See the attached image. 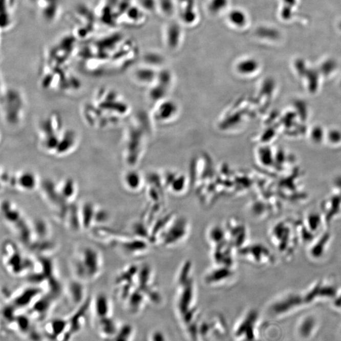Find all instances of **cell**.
<instances>
[{"instance_id":"cell-14","label":"cell","mask_w":341,"mask_h":341,"mask_svg":"<svg viewBox=\"0 0 341 341\" xmlns=\"http://www.w3.org/2000/svg\"><path fill=\"white\" fill-rule=\"evenodd\" d=\"M69 293L70 297H71L70 299H72L73 302L80 303L81 300L83 297V293H84L82 284L76 282L70 284Z\"/></svg>"},{"instance_id":"cell-1","label":"cell","mask_w":341,"mask_h":341,"mask_svg":"<svg viewBox=\"0 0 341 341\" xmlns=\"http://www.w3.org/2000/svg\"><path fill=\"white\" fill-rule=\"evenodd\" d=\"M130 105L122 95L115 89L102 87L81 109L83 120L92 129L112 128L127 117Z\"/></svg>"},{"instance_id":"cell-10","label":"cell","mask_w":341,"mask_h":341,"mask_svg":"<svg viewBox=\"0 0 341 341\" xmlns=\"http://www.w3.org/2000/svg\"><path fill=\"white\" fill-rule=\"evenodd\" d=\"M97 208L93 204L90 202L86 203L82 208H80L82 228L90 229L92 225L94 224Z\"/></svg>"},{"instance_id":"cell-9","label":"cell","mask_w":341,"mask_h":341,"mask_svg":"<svg viewBox=\"0 0 341 341\" xmlns=\"http://www.w3.org/2000/svg\"><path fill=\"white\" fill-rule=\"evenodd\" d=\"M122 181L126 189L131 191H136L142 186V179L139 173L131 169L124 173Z\"/></svg>"},{"instance_id":"cell-20","label":"cell","mask_w":341,"mask_h":341,"mask_svg":"<svg viewBox=\"0 0 341 341\" xmlns=\"http://www.w3.org/2000/svg\"><path fill=\"white\" fill-rule=\"evenodd\" d=\"M110 216L106 211L97 208L96 217H95L94 223H105L109 220Z\"/></svg>"},{"instance_id":"cell-6","label":"cell","mask_w":341,"mask_h":341,"mask_svg":"<svg viewBox=\"0 0 341 341\" xmlns=\"http://www.w3.org/2000/svg\"><path fill=\"white\" fill-rule=\"evenodd\" d=\"M93 304V312L97 321L113 317L112 302L105 294L97 295Z\"/></svg>"},{"instance_id":"cell-12","label":"cell","mask_w":341,"mask_h":341,"mask_svg":"<svg viewBox=\"0 0 341 341\" xmlns=\"http://www.w3.org/2000/svg\"><path fill=\"white\" fill-rule=\"evenodd\" d=\"M229 0H208L207 7L211 15L218 16L226 12Z\"/></svg>"},{"instance_id":"cell-2","label":"cell","mask_w":341,"mask_h":341,"mask_svg":"<svg viewBox=\"0 0 341 341\" xmlns=\"http://www.w3.org/2000/svg\"><path fill=\"white\" fill-rule=\"evenodd\" d=\"M37 144L47 156L66 158L77 151L80 137L74 129L66 126L60 114L51 112L40 121L37 129Z\"/></svg>"},{"instance_id":"cell-15","label":"cell","mask_w":341,"mask_h":341,"mask_svg":"<svg viewBox=\"0 0 341 341\" xmlns=\"http://www.w3.org/2000/svg\"><path fill=\"white\" fill-rule=\"evenodd\" d=\"M315 322L313 318H306L300 326V333L302 337H307L310 336L311 333L313 331L315 327Z\"/></svg>"},{"instance_id":"cell-5","label":"cell","mask_w":341,"mask_h":341,"mask_svg":"<svg viewBox=\"0 0 341 341\" xmlns=\"http://www.w3.org/2000/svg\"><path fill=\"white\" fill-rule=\"evenodd\" d=\"M2 181L5 185L21 191L32 192L40 186L39 177L31 170H20L16 173L5 172L2 173Z\"/></svg>"},{"instance_id":"cell-19","label":"cell","mask_w":341,"mask_h":341,"mask_svg":"<svg viewBox=\"0 0 341 341\" xmlns=\"http://www.w3.org/2000/svg\"><path fill=\"white\" fill-rule=\"evenodd\" d=\"M139 5L142 10L151 12L157 9V0H139Z\"/></svg>"},{"instance_id":"cell-17","label":"cell","mask_w":341,"mask_h":341,"mask_svg":"<svg viewBox=\"0 0 341 341\" xmlns=\"http://www.w3.org/2000/svg\"><path fill=\"white\" fill-rule=\"evenodd\" d=\"M168 31L169 32H167V34H167L166 40H167L169 43L172 39V42L169 44V47L172 44L173 47H175V45L176 43H178L180 40V30L178 28V27L172 25V26L170 27Z\"/></svg>"},{"instance_id":"cell-11","label":"cell","mask_w":341,"mask_h":341,"mask_svg":"<svg viewBox=\"0 0 341 341\" xmlns=\"http://www.w3.org/2000/svg\"><path fill=\"white\" fill-rule=\"evenodd\" d=\"M257 67L255 60L250 58L240 59L235 64V69L238 74L243 76L250 75Z\"/></svg>"},{"instance_id":"cell-21","label":"cell","mask_w":341,"mask_h":341,"mask_svg":"<svg viewBox=\"0 0 341 341\" xmlns=\"http://www.w3.org/2000/svg\"><path fill=\"white\" fill-rule=\"evenodd\" d=\"M150 341H165L163 335L160 333H154L153 335H151Z\"/></svg>"},{"instance_id":"cell-18","label":"cell","mask_w":341,"mask_h":341,"mask_svg":"<svg viewBox=\"0 0 341 341\" xmlns=\"http://www.w3.org/2000/svg\"><path fill=\"white\" fill-rule=\"evenodd\" d=\"M154 73L147 68H140L135 72V77L136 80L140 82H146L152 78Z\"/></svg>"},{"instance_id":"cell-8","label":"cell","mask_w":341,"mask_h":341,"mask_svg":"<svg viewBox=\"0 0 341 341\" xmlns=\"http://www.w3.org/2000/svg\"><path fill=\"white\" fill-rule=\"evenodd\" d=\"M226 20L232 28L237 29L244 28L248 23L246 13L239 9L227 11Z\"/></svg>"},{"instance_id":"cell-13","label":"cell","mask_w":341,"mask_h":341,"mask_svg":"<svg viewBox=\"0 0 341 341\" xmlns=\"http://www.w3.org/2000/svg\"><path fill=\"white\" fill-rule=\"evenodd\" d=\"M134 338V328L126 324L120 327L117 333L109 341H132Z\"/></svg>"},{"instance_id":"cell-3","label":"cell","mask_w":341,"mask_h":341,"mask_svg":"<svg viewBox=\"0 0 341 341\" xmlns=\"http://www.w3.org/2000/svg\"><path fill=\"white\" fill-rule=\"evenodd\" d=\"M2 118L10 126H18L23 122L26 113L25 97L18 89H2Z\"/></svg>"},{"instance_id":"cell-7","label":"cell","mask_w":341,"mask_h":341,"mask_svg":"<svg viewBox=\"0 0 341 341\" xmlns=\"http://www.w3.org/2000/svg\"><path fill=\"white\" fill-rule=\"evenodd\" d=\"M56 186L61 199L67 204H72L77 198L78 186L73 178H65L56 183Z\"/></svg>"},{"instance_id":"cell-16","label":"cell","mask_w":341,"mask_h":341,"mask_svg":"<svg viewBox=\"0 0 341 341\" xmlns=\"http://www.w3.org/2000/svg\"><path fill=\"white\" fill-rule=\"evenodd\" d=\"M175 106L170 102H167L166 104H164L161 105L160 108H159L158 111L159 113L158 117L161 119L162 120H169L170 118L172 117L173 114L174 113L172 112H167L166 111H175Z\"/></svg>"},{"instance_id":"cell-4","label":"cell","mask_w":341,"mask_h":341,"mask_svg":"<svg viewBox=\"0 0 341 341\" xmlns=\"http://www.w3.org/2000/svg\"><path fill=\"white\" fill-rule=\"evenodd\" d=\"M101 253L92 246H85L78 251L74 261L76 275L82 281L95 280L99 277L102 269Z\"/></svg>"}]
</instances>
